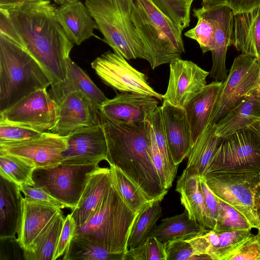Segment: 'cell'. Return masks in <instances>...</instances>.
Wrapping results in <instances>:
<instances>
[{
	"label": "cell",
	"mask_w": 260,
	"mask_h": 260,
	"mask_svg": "<svg viewBox=\"0 0 260 260\" xmlns=\"http://www.w3.org/2000/svg\"><path fill=\"white\" fill-rule=\"evenodd\" d=\"M56 8L50 0H0V35L26 49L51 85L67 78V60L74 45L58 22Z\"/></svg>",
	"instance_id": "6da1fadb"
},
{
	"label": "cell",
	"mask_w": 260,
	"mask_h": 260,
	"mask_svg": "<svg viewBox=\"0 0 260 260\" xmlns=\"http://www.w3.org/2000/svg\"><path fill=\"white\" fill-rule=\"evenodd\" d=\"M100 114L107 144V161L137 184L149 201L162 200L168 189L161 184L152 160L148 119L126 123Z\"/></svg>",
	"instance_id": "7a4b0ae2"
},
{
	"label": "cell",
	"mask_w": 260,
	"mask_h": 260,
	"mask_svg": "<svg viewBox=\"0 0 260 260\" xmlns=\"http://www.w3.org/2000/svg\"><path fill=\"white\" fill-rule=\"evenodd\" d=\"M52 81L23 47L0 35V112Z\"/></svg>",
	"instance_id": "3957f363"
},
{
	"label": "cell",
	"mask_w": 260,
	"mask_h": 260,
	"mask_svg": "<svg viewBox=\"0 0 260 260\" xmlns=\"http://www.w3.org/2000/svg\"><path fill=\"white\" fill-rule=\"evenodd\" d=\"M131 19L153 70L185 53L182 30L151 0H133Z\"/></svg>",
	"instance_id": "277c9868"
},
{
	"label": "cell",
	"mask_w": 260,
	"mask_h": 260,
	"mask_svg": "<svg viewBox=\"0 0 260 260\" xmlns=\"http://www.w3.org/2000/svg\"><path fill=\"white\" fill-rule=\"evenodd\" d=\"M103 41L126 60L149 58L132 20L133 0H85Z\"/></svg>",
	"instance_id": "5b68a950"
},
{
	"label": "cell",
	"mask_w": 260,
	"mask_h": 260,
	"mask_svg": "<svg viewBox=\"0 0 260 260\" xmlns=\"http://www.w3.org/2000/svg\"><path fill=\"white\" fill-rule=\"evenodd\" d=\"M137 213L126 205L113 184L88 220L76 228L75 236H83L110 253H125Z\"/></svg>",
	"instance_id": "8992f818"
},
{
	"label": "cell",
	"mask_w": 260,
	"mask_h": 260,
	"mask_svg": "<svg viewBox=\"0 0 260 260\" xmlns=\"http://www.w3.org/2000/svg\"><path fill=\"white\" fill-rule=\"evenodd\" d=\"M229 173L260 174V137L249 128L222 138L202 177Z\"/></svg>",
	"instance_id": "52a82bcc"
},
{
	"label": "cell",
	"mask_w": 260,
	"mask_h": 260,
	"mask_svg": "<svg viewBox=\"0 0 260 260\" xmlns=\"http://www.w3.org/2000/svg\"><path fill=\"white\" fill-rule=\"evenodd\" d=\"M259 176L255 173H229L203 177L217 197L240 213L252 229H257Z\"/></svg>",
	"instance_id": "ba28073f"
},
{
	"label": "cell",
	"mask_w": 260,
	"mask_h": 260,
	"mask_svg": "<svg viewBox=\"0 0 260 260\" xmlns=\"http://www.w3.org/2000/svg\"><path fill=\"white\" fill-rule=\"evenodd\" d=\"M99 167L98 164H60L35 169L32 178L35 186L43 188L72 210L77 207L91 174Z\"/></svg>",
	"instance_id": "9c48e42d"
},
{
	"label": "cell",
	"mask_w": 260,
	"mask_h": 260,
	"mask_svg": "<svg viewBox=\"0 0 260 260\" xmlns=\"http://www.w3.org/2000/svg\"><path fill=\"white\" fill-rule=\"evenodd\" d=\"M260 60L241 54L236 57L214 106L209 123H217L255 88Z\"/></svg>",
	"instance_id": "30bf717a"
},
{
	"label": "cell",
	"mask_w": 260,
	"mask_h": 260,
	"mask_svg": "<svg viewBox=\"0 0 260 260\" xmlns=\"http://www.w3.org/2000/svg\"><path fill=\"white\" fill-rule=\"evenodd\" d=\"M97 75L107 85L121 92L149 95L162 100L163 95L151 87L146 75L133 68L121 55L110 50L91 64Z\"/></svg>",
	"instance_id": "8fae6325"
},
{
	"label": "cell",
	"mask_w": 260,
	"mask_h": 260,
	"mask_svg": "<svg viewBox=\"0 0 260 260\" xmlns=\"http://www.w3.org/2000/svg\"><path fill=\"white\" fill-rule=\"evenodd\" d=\"M57 105L46 88L24 97L0 112V122L21 126L40 132H49L54 126Z\"/></svg>",
	"instance_id": "7c38bea8"
},
{
	"label": "cell",
	"mask_w": 260,
	"mask_h": 260,
	"mask_svg": "<svg viewBox=\"0 0 260 260\" xmlns=\"http://www.w3.org/2000/svg\"><path fill=\"white\" fill-rule=\"evenodd\" d=\"M68 147L67 136L49 132L26 140L0 143V152L15 156L36 169L61 164L62 153Z\"/></svg>",
	"instance_id": "4fadbf2b"
},
{
	"label": "cell",
	"mask_w": 260,
	"mask_h": 260,
	"mask_svg": "<svg viewBox=\"0 0 260 260\" xmlns=\"http://www.w3.org/2000/svg\"><path fill=\"white\" fill-rule=\"evenodd\" d=\"M56 103L57 119L51 132L66 137L101 123L99 107L81 91L70 92Z\"/></svg>",
	"instance_id": "5bb4252c"
},
{
	"label": "cell",
	"mask_w": 260,
	"mask_h": 260,
	"mask_svg": "<svg viewBox=\"0 0 260 260\" xmlns=\"http://www.w3.org/2000/svg\"><path fill=\"white\" fill-rule=\"evenodd\" d=\"M170 75L163 101L184 108L207 85V72L191 61L181 58L170 63Z\"/></svg>",
	"instance_id": "9a60e30c"
},
{
	"label": "cell",
	"mask_w": 260,
	"mask_h": 260,
	"mask_svg": "<svg viewBox=\"0 0 260 260\" xmlns=\"http://www.w3.org/2000/svg\"><path fill=\"white\" fill-rule=\"evenodd\" d=\"M68 147L62 153L61 164L84 165L107 159V144L101 123L68 136Z\"/></svg>",
	"instance_id": "2e32d148"
},
{
	"label": "cell",
	"mask_w": 260,
	"mask_h": 260,
	"mask_svg": "<svg viewBox=\"0 0 260 260\" xmlns=\"http://www.w3.org/2000/svg\"><path fill=\"white\" fill-rule=\"evenodd\" d=\"M156 98L134 92H121L108 99L99 109L107 117L126 123L142 122L158 107Z\"/></svg>",
	"instance_id": "e0dca14e"
},
{
	"label": "cell",
	"mask_w": 260,
	"mask_h": 260,
	"mask_svg": "<svg viewBox=\"0 0 260 260\" xmlns=\"http://www.w3.org/2000/svg\"><path fill=\"white\" fill-rule=\"evenodd\" d=\"M164 130L176 165L187 157L192 146L190 125L184 108L164 101L160 106Z\"/></svg>",
	"instance_id": "ac0fdd59"
},
{
	"label": "cell",
	"mask_w": 260,
	"mask_h": 260,
	"mask_svg": "<svg viewBox=\"0 0 260 260\" xmlns=\"http://www.w3.org/2000/svg\"><path fill=\"white\" fill-rule=\"evenodd\" d=\"M214 25L212 49V66L209 77L216 81H224L228 76L225 67L226 54L231 44L233 12L224 5L210 7Z\"/></svg>",
	"instance_id": "d6986e66"
},
{
	"label": "cell",
	"mask_w": 260,
	"mask_h": 260,
	"mask_svg": "<svg viewBox=\"0 0 260 260\" xmlns=\"http://www.w3.org/2000/svg\"><path fill=\"white\" fill-rule=\"evenodd\" d=\"M56 18L70 40L77 45L95 36L96 22L85 4L65 2L56 7Z\"/></svg>",
	"instance_id": "ffe728a7"
},
{
	"label": "cell",
	"mask_w": 260,
	"mask_h": 260,
	"mask_svg": "<svg viewBox=\"0 0 260 260\" xmlns=\"http://www.w3.org/2000/svg\"><path fill=\"white\" fill-rule=\"evenodd\" d=\"M112 185L110 168L99 167L91 174L77 207L71 213L77 228L88 220L107 196Z\"/></svg>",
	"instance_id": "44dd1931"
},
{
	"label": "cell",
	"mask_w": 260,
	"mask_h": 260,
	"mask_svg": "<svg viewBox=\"0 0 260 260\" xmlns=\"http://www.w3.org/2000/svg\"><path fill=\"white\" fill-rule=\"evenodd\" d=\"M231 42L241 54L260 60V6L233 14Z\"/></svg>",
	"instance_id": "7402d4cb"
},
{
	"label": "cell",
	"mask_w": 260,
	"mask_h": 260,
	"mask_svg": "<svg viewBox=\"0 0 260 260\" xmlns=\"http://www.w3.org/2000/svg\"><path fill=\"white\" fill-rule=\"evenodd\" d=\"M0 238L16 236L20 229L24 200L18 184L0 177Z\"/></svg>",
	"instance_id": "603a6c76"
},
{
	"label": "cell",
	"mask_w": 260,
	"mask_h": 260,
	"mask_svg": "<svg viewBox=\"0 0 260 260\" xmlns=\"http://www.w3.org/2000/svg\"><path fill=\"white\" fill-rule=\"evenodd\" d=\"M176 191L180 196L181 204L190 218L208 229H213L215 221L211 215L201 192L199 178L185 169L178 178Z\"/></svg>",
	"instance_id": "cb8c5ba5"
},
{
	"label": "cell",
	"mask_w": 260,
	"mask_h": 260,
	"mask_svg": "<svg viewBox=\"0 0 260 260\" xmlns=\"http://www.w3.org/2000/svg\"><path fill=\"white\" fill-rule=\"evenodd\" d=\"M259 120L260 96L254 89L215 124V134L226 137Z\"/></svg>",
	"instance_id": "d4e9b609"
},
{
	"label": "cell",
	"mask_w": 260,
	"mask_h": 260,
	"mask_svg": "<svg viewBox=\"0 0 260 260\" xmlns=\"http://www.w3.org/2000/svg\"><path fill=\"white\" fill-rule=\"evenodd\" d=\"M222 85V82L216 81L207 84L184 108L190 127L192 145L209 122Z\"/></svg>",
	"instance_id": "484cf974"
},
{
	"label": "cell",
	"mask_w": 260,
	"mask_h": 260,
	"mask_svg": "<svg viewBox=\"0 0 260 260\" xmlns=\"http://www.w3.org/2000/svg\"><path fill=\"white\" fill-rule=\"evenodd\" d=\"M68 73L66 80L51 85L49 93L57 102L67 94L79 91L85 94L99 107L108 99L95 85L88 75L69 57L67 60Z\"/></svg>",
	"instance_id": "4316f807"
},
{
	"label": "cell",
	"mask_w": 260,
	"mask_h": 260,
	"mask_svg": "<svg viewBox=\"0 0 260 260\" xmlns=\"http://www.w3.org/2000/svg\"><path fill=\"white\" fill-rule=\"evenodd\" d=\"M61 209L24 201L21 225L17 239L24 249L61 211Z\"/></svg>",
	"instance_id": "83f0119b"
},
{
	"label": "cell",
	"mask_w": 260,
	"mask_h": 260,
	"mask_svg": "<svg viewBox=\"0 0 260 260\" xmlns=\"http://www.w3.org/2000/svg\"><path fill=\"white\" fill-rule=\"evenodd\" d=\"M207 229L191 219L185 210L180 214L162 219L148 237H154L164 243L173 240H187L204 233Z\"/></svg>",
	"instance_id": "f1b7e54d"
},
{
	"label": "cell",
	"mask_w": 260,
	"mask_h": 260,
	"mask_svg": "<svg viewBox=\"0 0 260 260\" xmlns=\"http://www.w3.org/2000/svg\"><path fill=\"white\" fill-rule=\"evenodd\" d=\"M222 138L215 134V124L209 123L193 144L185 169L202 177Z\"/></svg>",
	"instance_id": "f546056e"
},
{
	"label": "cell",
	"mask_w": 260,
	"mask_h": 260,
	"mask_svg": "<svg viewBox=\"0 0 260 260\" xmlns=\"http://www.w3.org/2000/svg\"><path fill=\"white\" fill-rule=\"evenodd\" d=\"M64 220L61 211L25 249V260H53Z\"/></svg>",
	"instance_id": "4dcf8cb0"
},
{
	"label": "cell",
	"mask_w": 260,
	"mask_h": 260,
	"mask_svg": "<svg viewBox=\"0 0 260 260\" xmlns=\"http://www.w3.org/2000/svg\"><path fill=\"white\" fill-rule=\"evenodd\" d=\"M161 201L149 202L137 213L128 238V249L138 246L148 237L162 215Z\"/></svg>",
	"instance_id": "1f68e13d"
},
{
	"label": "cell",
	"mask_w": 260,
	"mask_h": 260,
	"mask_svg": "<svg viewBox=\"0 0 260 260\" xmlns=\"http://www.w3.org/2000/svg\"><path fill=\"white\" fill-rule=\"evenodd\" d=\"M251 230L216 232L208 230L205 236L209 243L208 255L212 260H225L226 257L246 238Z\"/></svg>",
	"instance_id": "d6a6232c"
},
{
	"label": "cell",
	"mask_w": 260,
	"mask_h": 260,
	"mask_svg": "<svg viewBox=\"0 0 260 260\" xmlns=\"http://www.w3.org/2000/svg\"><path fill=\"white\" fill-rule=\"evenodd\" d=\"M125 253H110L86 238L75 235L63 256V260H123Z\"/></svg>",
	"instance_id": "836d02e7"
},
{
	"label": "cell",
	"mask_w": 260,
	"mask_h": 260,
	"mask_svg": "<svg viewBox=\"0 0 260 260\" xmlns=\"http://www.w3.org/2000/svg\"><path fill=\"white\" fill-rule=\"evenodd\" d=\"M112 182L126 205L135 213H138L149 202L145 194L132 179L120 169L110 165Z\"/></svg>",
	"instance_id": "e575fe53"
},
{
	"label": "cell",
	"mask_w": 260,
	"mask_h": 260,
	"mask_svg": "<svg viewBox=\"0 0 260 260\" xmlns=\"http://www.w3.org/2000/svg\"><path fill=\"white\" fill-rule=\"evenodd\" d=\"M148 119L162 159L166 181V188L168 189L172 186L178 166L174 164L169 149L164 130L160 107H157Z\"/></svg>",
	"instance_id": "d590c367"
},
{
	"label": "cell",
	"mask_w": 260,
	"mask_h": 260,
	"mask_svg": "<svg viewBox=\"0 0 260 260\" xmlns=\"http://www.w3.org/2000/svg\"><path fill=\"white\" fill-rule=\"evenodd\" d=\"M193 16L197 18L196 25L186 31L184 36L196 40L203 53L212 49L214 25L210 8L202 6L193 10Z\"/></svg>",
	"instance_id": "8d00e7d4"
},
{
	"label": "cell",
	"mask_w": 260,
	"mask_h": 260,
	"mask_svg": "<svg viewBox=\"0 0 260 260\" xmlns=\"http://www.w3.org/2000/svg\"><path fill=\"white\" fill-rule=\"evenodd\" d=\"M35 169L15 156L0 152V176L19 185H35L32 175Z\"/></svg>",
	"instance_id": "74e56055"
},
{
	"label": "cell",
	"mask_w": 260,
	"mask_h": 260,
	"mask_svg": "<svg viewBox=\"0 0 260 260\" xmlns=\"http://www.w3.org/2000/svg\"><path fill=\"white\" fill-rule=\"evenodd\" d=\"M218 199V213L212 229L216 232L252 230L245 217L235 209Z\"/></svg>",
	"instance_id": "f35d334b"
},
{
	"label": "cell",
	"mask_w": 260,
	"mask_h": 260,
	"mask_svg": "<svg viewBox=\"0 0 260 260\" xmlns=\"http://www.w3.org/2000/svg\"><path fill=\"white\" fill-rule=\"evenodd\" d=\"M123 260H167L164 243L154 237H148L138 246L129 248Z\"/></svg>",
	"instance_id": "ab89813d"
},
{
	"label": "cell",
	"mask_w": 260,
	"mask_h": 260,
	"mask_svg": "<svg viewBox=\"0 0 260 260\" xmlns=\"http://www.w3.org/2000/svg\"><path fill=\"white\" fill-rule=\"evenodd\" d=\"M167 17L183 30L189 26L191 5L183 0H151Z\"/></svg>",
	"instance_id": "60d3db41"
},
{
	"label": "cell",
	"mask_w": 260,
	"mask_h": 260,
	"mask_svg": "<svg viewBox=\"0 0 260 260\" xmlns=\"http://www.w3.org/2000/svg\"><path fill=\"white\" fill-rule=\"evenodd\" d=\"M256 229L255 235L244 239L225 260H260V223Z\"/></svg>",
	"instance_id": "b9f144b4"
},
{
	"label": "cell",
	"mask_w": 260,
	"mask_h": 260,
	"mask_svg": "<svg viewBox=\"0 0 260 260\" xmlns=\"http://www.w3.org/2000/svg\"><path fill=\"white\" fill-rule=\"evenodd\" d=\"M19 186L25 202L60 209L69 208L66 204L53 197L41 187L26 184H22Z\"/></svg>",
	"instance_id": "7bdbcfd3"
},
{
	"label": "cell",
	"mask_w": 260,
	"mask_h": 260,
	"mask_svg": "<svg viewBox=\"0 0 260 260\" xmlns=\"http://www.w3.org/2000/svg\"><path fill=\"white\" fill-rule=\"evenodd\" d=\"M42 133L26 127L0 122V143L26 140L38 137Z\"/></svg>",
	"instance_id": "ee69618b"
},
{
	"label": "cell",
	"mask_w": 260,
	"mask_h": 260,
	"mask_svg": "<svg viewBox=\"0 0 260 260\" xmlns=\"http://www.w3.org/2000/svg\"><path fill=\"white\" fill-rule=\"evenodd\" d=\"M167 260H195L196 255L190 244L177 240L164 243Z\"/></svg>",
	"instance_id": "f6af8a7d"
},
{
	"label": "cell",
	"mask_w": 260,
	"mask_h": 260,
	"mask_svg": "<svg viewBox=\"0 0 260 260\" xmlns=\"http://www.w3.org/2000/svg\"><path fill=\"white\" fill-rule=\"evenodd\" d=\"M24 259L25 249L16 236L0 238V260Z\"/></svg>",
	"instance_id": "bcb514c9"
},
{
	"label": "cell",
	"mask_w": 260,
	"mask_h": 260,
	"mask_svg": "<svg viewBox=\"0 0 260 260\" xmlns=\"http://www.w3.org/2000/svg\"><path fill=\"white\" fill-rule=\"evenodd\" d=\"M77 228L75 220L70 213L64 218L62 230L54 254L53 260L62 255L75 236Z\"/></svg>",
	"instance_id": "7dc6e473"
},
{
	"label": "cell",
	"mask_w": 260,
	"mask_h": 260,
	"mask_svg": "<svg viewBox=\"0 0 260 260\" xmlns=\"http://www.w3.org/2000/svg\"><path fill=\"white\" fill-rule=\"evenodd\" d=\"M199 184L206 205L215 220L218 213V199L207 185L203 177L199 176Z\"/></svg>",
	"instance_id": "c3c4849f"
},
{
	"label": "cell",
	"mask_w": 260,
	"mask_h": 260,
	"mask_svg": "<svg viewBox=\"0 0 260 260\" xmlns=\"http://www.w3.org/2000/svg\"><path fill=\"white\" fill-rule=\"evenodd\" d=\"M151 147L152 160L160 179L161 184L166 188V181L164 164L161 156L156 143L154 136L150 125Z\"/></svg>",
	"instance_id": "681fc988"
},
{
	"label": "cell",
	"mask_w": 260,
	"mask_h": 260,
	"mask_svg": "<svg viewBox=\"0 0 260 260\" xmlns=\"http://www.w3.org/2000/svg\"><path fill=\"white\" fill-rule=\"evenodd\" d=\"M234 13L246 12L260 6V0H226Z\"/></svg>",
	"instance_id": "f907efd6"
},
{
	"label": "cell",
	"mask_w": 260,
	"mask_h": 260,
	"mask_svg": "<svg viewBox=\"0 0 260 260\" xmlns=\"http://www.w3.org/2000/svg\"><path fill=\"white\" fill-rule=\"evenodd\" d=\"M203 7L210 8L226 5V0H202Z\"/></svg>",
	"instance_id": "816d5d0a"
},
{
	"label": "cell",
	"mask_w": 260,
	"mask_h": 260,
	"mask_svg": "<svg viewBox=\"0 0 260 260\" xmlns=\"http://www.w3.org/2000/svg\"><path fill=\"white\" fill-rule=\"evenodd\" d=\"M249 128L254 131L260 137V120L252 124Z\"/></svg>",
	"instance_id": "f5cc1de1"
},
{
	"label": "cell",
	"mask_w": 260,
	"mask_h": 260,
	"mask_svg": "<svg viewBox=\"0 0 260 260\" xmlns=\"http://www.w3.org/2000/svg\"><path fill=\"white\" fill-rule=\"evenodd\" d=\"M254 90L259 94L260 96V68L258 73V80L256 86L254 88Z\"/></svg>",
	"instance_id": "db71d44e"
},
{
	"label": "cell",
	"mask_w": 260,
	"mask_h": 260,
	"mask_svg": "<svg viewBox=\"0 0 260 260\" xmlns=\"http://www.w3.org/2000/svg\"><path fill=\"white\" fill-rule=\"evenodd\" d=\"M259 180H260V176H259ZM257 206H258V213L260 216V184H259V187Z\"/></svg>",
	"instance_id": "11a10c76"
},
{
	"label": "cell",
	"mask_w": 260,
	"mask_h": 260,
	"mask_svg": "<svg viewBox=\"0 0 260 260\" xmlns=\"http://www.w3.org/2000/svg\"><path fill=\"white\" fill-rule=\"evenodd\" d=\"M56 4L59 5L64 4L66 2V0H53Z\"/></svg>",
	"instance_id": "9f6ffc18"
},
{
	"label": "cell",
	"mask_w": 260,
	"mask_h": 260,
	"mask_svg": "<svg viewBox=\"0 0 260 260\" xmlns=\"http://www.w3.org/2000/svg\"><path fill=\"white\" fill-rule=\"evenodd\" d=\"M183 1H184L186 2L187 3H188L190 5H191L192 3L193 2V1L194 0H183Z\"/></svg>",
	"instance_id": "6f0895ef"
},
{
	"label": "cell",
	"mask_w": 260,
	"mask_h": 260,
	"mask_svg": "<svg viewBox=\"0 0 260 260\" xmlns=\"http://www.w3.org/2000/svg\"><path fill=\"white\" fill-rule=\"evenodd\" d=\"M80 1V0H66V2H76V1Z\"/></svg>",
	"instance_id": "680465c9"
}]
</instances>
